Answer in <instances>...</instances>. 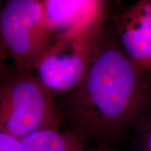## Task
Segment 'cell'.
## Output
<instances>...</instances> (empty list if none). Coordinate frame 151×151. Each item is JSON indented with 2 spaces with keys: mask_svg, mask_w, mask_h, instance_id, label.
Returning a JSON list of instances; mask_svg holds the SVG:
<instances>
[{
  "mask_svg": "<svg viewBox=\"0 0 151 151\" xmlns=\"http://www.w3.org/2000/svg\"><path fill=\"white\" fill-rule=\"evenodd\" d=\"M63 97L62 120L84 141L120 140L151 108V82L119 45L109 17L83 80Z\"/></svg>",
  "mask_w": 151,
  "mask_h": 151,
  "instance_id": "cell-1",
  "label": "cell"
},
{
  "mask_svg": "<svg viewBox=\"0 0 151 151\" xmlns=\"http://www.w3.org/2000/svg\"><path fill=\"white\" fill-rule=\"evenodd\" d=\"M62 121L56 100L32 71L6 64L0 72V130L22 139L38 130L60 129Z\"/></svg>",
  "mask_w": 151,
  "mask_h": 151,
  "instance_id": "cell-2",
  "label": "cell"
},
{
  "mask_svg": "<svg viewBox=\"0 0 151 151\" xmlns=\"http://www.w3.org/2000/svg\"><path fill=\"white\" fill-rule=\"evenodd\" d=\"M109 13L110 9L75 33L55 40L33 67L39 83L55 100L83 80Z\"/></svg>",
  "mask_w": 151,
  "mask_h": 151,
  "instance_id": "cell-3",
  "label": "cell"
},
{
  "mask_svg": "<svg viewBox=\"0 0 151 151\" xmlns=\"http://www.w3.org/2000/svg\"><path fill=\"white\" fill-rule=\"evenodd\" d=\"M50 44L42 0H9L0 9V51L12 63L31 70Z\"/></svg>",
  "mask_w": 151,
  "mask_h": 151,
  "instance_id": "cell-4",
  "label": "cell"
},
{
  "mask_svg": "<svg viewBox=\"0 0 151 151\" xmlns=\"http://www.w3.org/2000/svg\"><path fill=\"white\" fill-rule=\"evenodd\" d=\"M109 22L124 53L151 82V0L110 10Z\"/></svg>",
  "mask_w": 151,
  "mask_h": 151,
  "instance_id": "cell-5",
  "label": "cell"
},
{
  "mask_svg": "<svg viewBox=\"0 0 151 151\" xmlns=\"http://www.w3.org/2000/svg\"><path fill=\"white\" fill-rule=\"evenodd\" d=\"M50 43L73 34L109 11L103 0H42Z\"/></svg>",
  "mask_w": 151,
  "mask_h": 151,
  "instance_id": "cell-6",
  "label": "cell"
},
{
  "mask_svg": "<svg viewBox=\"0 0 151 151\" xmlns=\"http://www.w3.org/2000/svg\"><path fill=\"white\" fill-rule=\"evenodd\" d=\"M24 151H83L84 140L74 132L45 129L21 139Z\"/></svg>",
  "mask_w": 151,
  "mask_h": 151,
  "instance_id": "cell-7",
  "label": "cell"
},
{
  "mask_svg": "<svg viewBox=\"0 0 151 151\" xmlns=\"http://www.w3.org/2000/svg\"><path fill=\"white\" fill-rule=\"evenodd\" d=\"M133 130V150L151 151V108L138 119Z\"/></svg>",
  "mask_w": 151,
  "mask_h": 151,
  "instance_id": "cell-8",
  "label": "cell"
},
{
  "mask_svg": "<svg viewBox=\"0 0 151 151\" xmlns=\"http://www.w3.org/2000/svg\"><path fill=\"white\" fill-rule=\"evenodd\" d=\"M0 151H24L21 139L0 130Z\"/></svg>",
  "mask_w": 151,
  "mask_h": 151,
  "instance_id": "cell-9",
  "label": "cell"
},
{
  "mask_svg": "<svg viewBox=\"0 0 151 151\" xmlns=\"http://www.w3.org/2000/svg\"><path fill=\"white\" fill-rule=\"evenodd\" d=\"M5 56L2 54V52L0 51V72L2 71V70L4 69V67L5 66V62H4V60H5Z\"/></svg>",
  "mask_w": 151,
  "mask_h": 151,
  "instance_id": "cell-10",
  "label": "cell"
},
{
  "mask_svg": "<svg viewBox=\"0 0 151 151\" xmlns=\"http://www.w3.org/2000/svg\"><path fill=\"white\" fill-rule=\"evenodd\" d=\"M83 151H113L111 150H109L108 148H105V147H99V148H97V149H94V150H84Z\"/></svg>",
  "mask_w": 151,
  "mask_h": 151,
  "instance_id": "cell-11",
  "label": "cell"
}]
</instances>
